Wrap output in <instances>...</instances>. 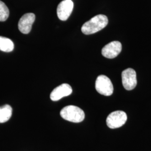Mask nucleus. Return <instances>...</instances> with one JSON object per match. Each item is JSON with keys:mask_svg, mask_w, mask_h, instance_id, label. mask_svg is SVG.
<instances>
[{"mask_svg": "<svg viewBox=\"0 0 151 151\" xmlns=\"http://www.w3.org/2000/svg\"><path fill=\"white\" fill-rule=\"evenodd\" d=\"M108 24L107 16L97 15L86 22L81 27V31L85 35H90L98 32L106 27Z\"/></svg>", "mask_w": 151, "mask_h": 151, "instance_id": "1", "label": "nucleus"}, {"mask_svg": "<svg viewBox=\"0 0 151 151\" xmlns=\"http://www.w3.org/2000/svg\"><path fill=\"white\" fill-rule=\"evenodd\" d=\"M60 115L62 118L73 123H80L85 119L84 111L74 105L65 106L61 110Z\"/></svg>", "mask_w": 151, "mask_h": 151, "instance_id": "2", "label": "nucleus"}, {"mask_svg": "<svg viewBox=\"0 0 151 151\" xmlns=\"http://www.w3.org/2000/svg\"><path fill=\"white\" fill-rule=\"evenodd\" d=\"M96 90L99 93L104 96H109L113 94L114 87L110 78L105 75H100L97 77L95 83Z\"/></svg>", "mask_w": 151, "mask_h": 151, "instance_id": "3", "label": "nucleus"}, {"mask_svg": "<svg viewBox=\"0 0 151 151\" xmlns=\"http://www.w3.org/2000/svg\"><path fill=\"white\" fill-rule=\"evenodd\" d=\"M127 120V115L123 111H115L110 114L106 119V124L111 129H116L122 127Z\"/></svg>", "mask_w": 151, "mask_h": 151, "instance_id": "4", "label": "nucleus"}, {"mask_svg": "<svg viewBox=\"0 0 151 151\" xmlns=\"http://www.w3.org/2000/svg\"><path fill=\"white\" fill-rule=\"evenodd\" d=\"M122 83L127 90H132L137 84V75L134 70L128 68L123 71L122 73Z\"/></svg>", "mask_w": 151, "mask_h": 151, "instance_id": "5", "label": "nucleus"}, {"mask_svg": "<svg viewBox=\"0 0 151 151\" xmlns=\"http://www.w3.org/2000/svg\"><path fill=\"white\" fill-rule=\"evenodd\" d=\"M73 2L72 0H63L57 7V16L60 20H67L73 9Z\"/></svg>", "mask_w": 151, "mask_h": 151, "instance_id": "6", "label": "nucleus"}, {"mask_svg": "<svg viewBox=\"0 0 151 151\" xmlns=\"http://www.w3.org/2000/svg\"><path fill=\"white\" fill-rule=\"evenodd\" d=\"M122 49V45L118 41H114L106 45L101 50V53L105 58L113 59L119 55Z\"/></svg>", "mask_w": 151, "mask_h": 151, "instance_id": "7", "label": "nucleus"}, {"mask_svg": "<svg viewBox=\"0 0 151 151\" xmlns=\"http://www.w3.org/2000/svg\"><path fill=\"white\" fill-rule=\"evenodd\" d=\"M35 19V16L33 13H27L20 18L18 27L19 30L23 34H27L30 32L32 24Z\"/></svg>", "mask_w": 151, "mask_h": 151, "instance_id": "8", "label": "nucleus"}, {"mask_svg": "<svg viewBox=\"0 0 151 151\" xmlns=\"http://www.w3.org/2000/svg\"><path fill=\"white\" fill-rule=\"evenodd\" d=\"M72 92V88L70 85L67 83H63L57 87L52 91L50 98L53 101H58L63 97L70 95Z\"/></svg>", "mask_w": 151, "mask_h": 151, "instance_id": "9", "label": "nucleus"}, {"mask_svg": "<svg viewBox=\"0 0 151 151\" xmlns=\"http://www.w3.org/2000/svg\"><path fill=\"white\" fill-rule=\"evenodd\" d=\"M12 109L9 105H5L0 107V123L7 122L12 115Z\"/></svg>", "mask_w": 151, "mask_h": 151, "instance_id": "10", "label": "nucleus"}, {"mask_svg": "<svg viewBox=\"0 0 151 151\" xmlns=\"http://www.w3.org/2000/svg\"><path fill=\"white\" fill-rule=\"evenodd\" d=\"M14 49V44L9 38L0 37V50L5 52H10Z\"/></svg>", "mask_w": 151, "mask_h": 151, "instance_id": "11", "label": "nucleus"}, {"mask_svg": "<svg viewBox=\"0 0 151 151\" xmlns=\"http://www.w3.org/2000/svg\"><path fill=\"white\" fill-rule=\"evenodd\" d=\"M9 10L5 4L0 1V22H5L9 16Z\"/></svg>", "mask_w": 151, "mask_h": 151, "instance_id": "12", "label": "nucleus"}]
</instances>
